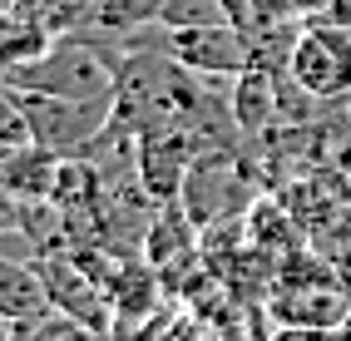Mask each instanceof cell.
Returning a JSON list of instances; mask_svg holds the SVG:
<instances>
[{"label": "cell", "instance_id": "4fadbf2b", "mask_svg": "<svg viewBox=\"0 0 351 341\" xmlns=\"http://www.w3.org/2000/svg\"><path fill=\"white\" fill-rule=\"evenodd\" d=\"M208 25H238L228 0H169L158 30H208Z\"/></svg>", "mask_w": 351, "mask_h": 341}, {"label": "cell", "instance_id": "52a82bcc", "mask_svg": "<svg viewBox=\"0 0 351 341\" xmlns=\"http://www.w3.org/2000/svg\"><path fill=\"white\" fill-rule=\"evenodd\" d=\"M163 45L193 75H228L238 79L252 64V40L243 25H208V30H163Z\"/></svg>", "mask_w": 351, "mask_h": 341}, {"label": "cell", "instance_id": "5b68a950", "mask_svg": "<svg viewBox=\"0 0 351 341\" xmlns=\"http://www.w3.org/2000/svg\"><path fill=\"white\" fill-rule=\"evenodd\" d=\"M35 267H40L45 287H50L55 312L75 316V322H89V327H99V331H109V327H114L109 287H104L89 267H80V257H64V253H55V257H50V253H40V257H35Z\"/></svg>", "mask_w": 351, "mask_h": 341}, {"label": "cell", "instance_id": "9a60e30c", "mask_svg": "<svg viewBox=\"0 0 351 341\" xmlns=\"http://www.w3.org/2000/svg\"><path fill=\"white\" fill-rule=\"evenodd\" d=\"M326 15H332L337 25H346V30H351V0H332V5H326Z\"/></svg>", "mask_w": 351, "mask_h": 341}, {"label": "cell", "instance_id": "6da1fadb", "mask_svg": "<svg viewBox=\"0 0 351 341\" xmlns=\"http://www.w3.org/2000/svg\"><path fill=\"white\" fill-rule=\"evenodd\" d=\"M0 84L25 89V94H55V99H80V104H114L119 94V70L99 55V45L84 35H55L50 50H40L25 64L0 70Z\"/></svg>", "mask_w": 351, "mask_h": 341}, {"label": "cell", "instance_id": "7a4b0ae2", "mask_svg": "<svg viewBox=\"0 0 351 341\" xmlns=\"http://www.w3.org/2000/svg\"><path fill=\"white\" fill-rule=\"evenodd\" d=\"M287 75L317 104L351 99V30L337 25L332 15H302L287 55Z\"/></svg>", "mask_w": 351, "mask_h": 341}, {"label": "cell", "instance_id": "9c48e42d", "mask_svg": "<svg viewBox=\"0 0 351 341\" xmlns=\"http://www.w3.org/2000/svg\"><path fill=\"white\" fill-rule=\"evenodd\" d=\"M50 307H55L50 302V287H45L35 262L0 257V316H5L15 331H30L35 322H45Z\"/></svg>", "mask_w": 351, "mask_h": 341}, {"label": "cell", "instance_id": "7c38bea8", "mask_svg": "<svg viewBox=\"0 0 351 341\" xmlns=\"http://www.w3.org/2000/svg\"><path fill=\"white\" fill-rule=\"evenodd\" d=\"M109 302H114V312H124L129 322H138V316H149L154 302H158V277L144 262H119L114 277H109Z\"/></svg>", "mask_w": 351, "mask_h": 341}, {"label": "cell", "instance_id": "277c9868", "mask_svg": "<svg viewBox=\"0 0 351 341\" xmlns=\"http://www.w3.org/2000/svg\"><path fill=\"white\" fill-rule=\"evenodd\" d=\"M307 257H297L282 267V282L272 292V322H282L292 331H337L351 312V292L337 287V272L326 267H302Z\"/></svg>", "mask_w": 351, "mask_h": 341}, {"label": "cell", "instance_id": "2e32d148", "mask_svg": "<svg viewBox=\"0 0 351 341\" xmlns=\"http://www.w3.org/2000/svg\"><path fill=\"white\" fill-rule=\"evenodd\" d=\"M341 331H351V312H346V322H341Z\"/></svg>", "mask_w": 351, "mask_h": 341}, {"label": "cell", "instance_id": "30bf717a", "mask_svg": "<svg viewBox=\"0 0 351 341\" xmlns=\"http://www.w3.org/2000/svg\"><path fill=\"white\" fill-rule=\"evenodd\" d=\"M282 104V70H267V64H247V70L232 79V99H228V114L243 134H263Z\"/></svg>", "mask_w": 351, "mask_h": 341}, {"label": "cell", "instance_id": "3957f363", "mask_svg": "<svg viewBox=\"0 0 351 341\" xmlns=\"http://www.w3.org/2000/svg\"><path fill=\"white\" fill-rule=\"evenodd\" d=\"M10 89V84H5ZM20 114H25V129L40 149H50L55 158H89L99 144V134L114 119V104H80V99H55V94H25V89H10Z\"/></svg>", "mask_w": 351, "mask_h": 341}, {"label": "cell", "instance_id": "5bb4252c", "mask_svg": "<svg viewBox=\"0 0 351 341\" xmlns=\"http://www.w3.org/2000/svg\"><path fill=\"white\" fill-rule=\"evenodd\" d=\"M25 341H109V331L89 327V322H75V316H45V322H35L25 331Z\"/></svg>", "mask_w": 351, "mask_h": 341}, {"label": "cell", "instance_id": "8992f818", "mask_svg": "<svg viewBox=\"0 0 351 341\" xmlns=\"http://www.w3.org/2000/svg\"><path fill=\"white\" fill-rule=\"evenodd\" d=\"M183 213H189L198 223V233L203 227H213V223H228V213H238L243 203H247V184H243V173L228 164L223 153H198L193 158V168L189 178H183Z\"/></svg>", "mask_w": 351, "mask_h": 341}, {"label": "cell", "instance_id": "8fae6325", "mask_svg": "<svg viewBox=\"0 0 351 341\" xmlns=\"http://www.w3.org/2000/svg\"><path fill=\"white\" fill-rule=\"evenodd\" d=\"M163 10H169V0H95L89 25L104 35H138L149 25H163Z\"/></svg>", "mask_w": 351, "mask_h": 341}, {"label": "cell", "instance_id": "ba28073f", "mask_svg": "<svg viewBox=\"0 0 351 341\" xmlns=\"http://www.w3.org/2000/svg\"><path fill=\"white\" fill-rule=\"evenodd\" d=\"M60 168H64V158L40 149L35 139L0 149V198L5 203H50V193L60 188Z\"/></svg>", "mask_w": 351, "mask_h": 341}]
</instances>
